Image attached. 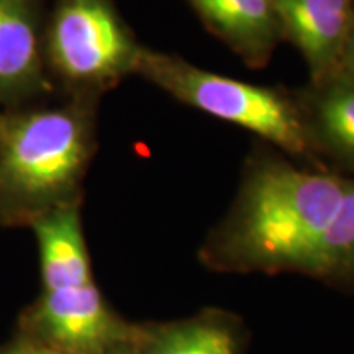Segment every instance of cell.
<instances>
[{
    "label": "cell",
    "mask_w": 354,
    "mask_h": 354,
    "mask_svg": "<svg viewBox=\"0 0 354 354\" xmlns=\"http://www.w3.org/2000/svg\"><path fill=\"white\" fill-rule=\"evenodd\" d=\"M349 179L254 151L232 209L202 248V261L228 272H302L338 214Z\"/></svg>",
    "instance_id": "1"
},
{
    "label": "cell",
    "mask_w": 354,
    "mask_h": 354,
    "mask_svg": "<svg viewBox=\"0 0 354 354\" xmlns=\"http://www.w3.org/2000/svg\"><path fill=\"white\" fill-rule=\"evenodd\" d=\"M100 97L64 95L3 110L0 120V220L28 221L81 203L97 149Z\"/></svg>",
    "instance_id": "2"
},
{
    "label": "cell",
    "mask_w": 354,
    "mask_h": 354,
    "mask_svg": "<svg viewBox=\"0 0 354 354\" xmlns=\"http://www.w3.org/2000/svg\"><path fill=\"white\" fill-rule=\"evenodd\" d=\"M136 76L189 107L254 133L290 156L315 158L294 92L221 76L151 48L141 51Z\"/></svg>",
    "instance_id": "3"
},
{
    "label": "cell",
    "mask_w": 354,
    "mask_h": 354,
    "mask_svg": "<svg viewBox=\"0 0 354 354\" xmlns=\"http://www.w3.org/2000/svg\"><path fill=\"white\" fill-rule=\"evenodd\" d=\"M43 44L56 91L92 97L136 76L145 48L112 0H56L44 24Z\"/></svg>",
    "instance_id": "4"
},
{
    "label": "cell",
    "mask_w": 354,
    "mask_h": 354,
    "mask_svg": "<svg viewBox=\"0 0 354 354\" xmlns=\"http://www.w3.org/2000/svg\"><path fill=\"white\" fill-rule=\"evenodd\" d=\"M44 346L61 354H107L131 338L95 282L44 290L32 313Z\"/></svg>",
    "instance_id": "5"
},
{
    "label": "cell",
    "mask_w": 354,
    "mask_h": 354,
    "mask_svg": "<svg viewBox=\"0 0 354 354\" xmlns=\"http://www.w3.org/2000/svg\"><path fill=\"white\" fill-rule=\"evenodd\" d=\"M43 38L41 0H0V109L24 107L56 92Z\"/></svg>",
    "instance_id": "6"
},
{
    "label": "cell",
    "mask_w": 354,
    "mask_h": 354,
    "mask_svg": "<svg viewBox=\"0 0 354 354\" xmlns=\"http://www.w3.org/2000/svg\"><path fill=\"white\" fill-rule=\"evenodd\" d=\"M272 6L282 37L307 64L310 84L335 74L353 25V0H272Z\"/></svg>",
    "instance_id": "7"
},
{
    "label": "cell",
    "mask_w": 354,
    "mask_h": 354,
    "mask_svg": "<svg viewBox=\"0 0 354 354\" xmlns=\"http://www.w3.org/2000/svg\"><path fill=\"white\" fill-rule=\"evenodd\" d=\"M209 32L248 68H266L284 41L272 0H187Z\"/></svg>",
    "instance_id": "8"
},
{
    "label": "cell",
    "mask_w": 354,
    "mask_h": 354,
    "mask_svg": "<svg viewBox=\"0 0 354 354\" xmlns=\"http://www.w3.org/2000/svg\"><path fill=\"white\" fill-rule=\"evenodd\" d=\"M294 95L313 154L354 166V74L336 71Z\"/></svg>",
    "instance_id": "9"
},
{
    "label": "cell",
    "mask_w": 354,
    "mask_h": 354,
    "mask_svg": "<svg viewBox=\"0 0 354 354\" xmlns=\"http://www.w3.org/2000/svg\"><path fill=\"white\" fill-rule=\"evenodd\" d=\"M44 290L68 289L94 282L84 238L81 203L59 207L35 218Z\"/></svg>",
    "instance_id": "10"
},
{
    "label": "cell",
    "mask_w": 354,
    "mask_h": 354,
    "mask_svg": "<svg viewBox=\"0 0 354 354\" xmlns=\"http://www.w3.org/2000/svg\"><path fill=\"white\" fill-rule=\"evenodd\" d=\"M305 274L354 287V180H349L342 207L323 233Z\"/></svg>",
    "instance_id": "11"
},
{
    "label": "cell",
    "mask_w": 354,
    "mask_h": 354,
    "mask_svg": "<svg viewBox=\"0 0 354 354\" xmlns=\"http://www.w3.org/2000/svg\"><path fill=\"white\" fill-rule=\"evenodd\" d=\"M145 354H236V338L227 322L201 315L154 331L146 338Z\"/></svg>",
    "instance_id": "12"
},
{
    "label": "cell",
    "mask_w": 354,
    "mask_h": 354,
    "mask_svg": "<svg viewBox=\"0 0 354 354\" xmlns=\"http://www.w3.org/2000/svg\"><path fill=\"white\" fill-rule=\"evenodd\" d=\"M338 71H346L349 74H354V19L351 30H349L346 44H344L342 61H339Z\"/></svg>",
    "instance_id": "13"
},
{
    "label": "cell",
    "mask_w": 354,
    "mask_h": 354,
    "mask_svg": "<svg viewBox=\"0 0 354 354\" xmlns=\"http://www.w3.org/2000/svg\"><path fill=\"white\" fill-rule=\"evenodd\" d=\"M0 354H61V353L44 346V344H21V346H15Z\"/></svg>",
    "instance_id": "14"
},
{
    "label": "cell",
    "mask_w": 354,
    "mask_h": 354,
    "mask_svg": "<svg viewBox=\"0 0 354 354\" xmlns=\"http://www.w3.org/2000/svg\"><path fill=\"white\" fill-rule=\"evenodd\" d=\"M2 115H3V110L0 109V120H2Z\"/></svg>",
    "instance_id": "15"
},
{
    "label": "cell",
    "mask_w": 354,
    "mask_h": 354,
    "mask_svg": "<svg viewBox=\"0 0 354 354\" xmlns=\"http://www.w3.org/2000/svg\"><path fill=\"white\" fill-rule=\"evenodd\" d=\"M353 2H354V0H353Z\"/></svg>",
    "instance_id": "16"
}]
</instances>
